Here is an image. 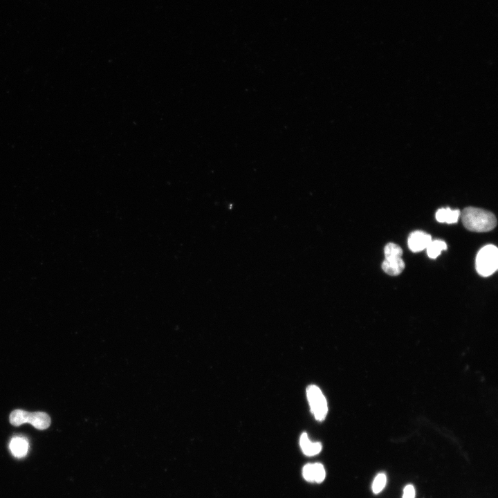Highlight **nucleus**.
<instances>
[{"label":"nucleus","instance_id":"20e7f679","mask_svg":"<svg viewBox=\"0 0 498 498\" xmlns=\"http://www.w3.org/2000/svg\"><path fill=\"white\" fill-rule=\"evenodd\" d=\"M307 398L312 413L318 421L323 420L328 411L327 403L321 390L315 385L307 388Z\"/></svg>","mask_w":498,"mask_h":498},{"label":"nucleus","instance_id":"39448f33","mask_svg":"<svg viewBox=\"0 0 498 498\" xmlns=\"http://www.w3.org/2000/svg\"><path fill=\"white\" fill-rule=\"evenodd\" d=\"M302 476L308 482L320 483L324 480L326 471L322 463H307L302 468Z\"/></svg>","mask_w":498,"mask_h":498},{"label":"nucleus","instance_id":"6e6552de","mask_svg":"<svg viewBox=\"0 0 498 498\" xmlns=\"http://www.w3.org/2000/svg\"><path fill=\"white\" fill-rule=\"evenodd\" d=\"M382 270L388 275L396 276L405 268V262L401 257L387 258L382 264Z\"/></svg>","mask_w":498,"mask_h":498},{"label":"nucleus","instance_id":"0eeeda50","mask_svg":"<svg viewBox=\"0 0 498 498\" xmlns=\"http://www.w3.org/2000/svg\"><path fill=\"white\" fill-rule=\"evenodd\" d=\"M9 448L15 457L18 459L24 458L28 454L29 443L25 437L16 436L10 440Z\"/></svg>","mask_w":498,"mask_h":498},{"label":"nucleus","instance_id":"f03ea898","mask_svg":"<svg viewBox=\"0 0 498 498\" xmlns=\"http://www.w3.org/2000/svg\"><path fill=\"white\" fill-rule=\"evenodd\" d=\"M9 421L14 426L18 427L24 423H30L39 430L47 429L51 423L50 417L46 412H29L20 409H15L10 413Z\"/></svg>","mask_w":498,"mask_h":498},{"label":"nucleus","instance_id":"423d86ee","mask_svg":"<svg viewBox=\"0 0 498 498\" xmlns=\"http://www.w3.org/2000/svg\"><path fill=\"white\" fill-rule=\"evenodd\" d=\"M432 241L430 234L420 230L412 232L408 238V246L414 252H418L426 249Z\"/></svg>","mask_w":498,"mask_h":498},{"label":"nucleus","instance_id":"ddd939ff","mask_svg":"<svg viewBox=\"0 0 498 498\" xmlns=\"http://www.w3.org/2000/svg\"><path fill=\"white\" fill-rule=\"evenodd\" d=\"M387 483V477L384 473L378 474L374 479L372 483V490L374 494H378L385 487Z\"/></svg>","mask_w":498,"mask_h":498},{"label":"nucleus","instance_id":"4468645a","mask_svg":"<svg viewBox=\"0 0 498 498\" xmlns=\"http://www.w3.org/2000/svg\"><path fill=\"white\" fill-rule=\"evenodd\" d=\"M415 488L411 485H407L403 490V498H414Z\"/></svg>","mask_w":498,"mask_h":498},{"label":"nucleus","instance_id":"1a4fd4ad","mask_svg":"<svg viewBox=\"0 0 498 498\" xmlns=\"http://www.w3.org/2000/svg\"><path fill=\"white\" fill-rule=\"evenodd\" d=\"M299 445L303 453L306 456H314L322 450V444L319 442H312L305 432L300 436Z\"/></svg>","mask_w":498,"mask_h":498},{"label":"nucleus","instance_id":"9b49d317","mask_svg":"<svg viewBox=\"0 0 498 498\" xmlns=\"http://www.w3.org/2000/svg\"><path fill=\"white\" fill-rule=\"evenodd\" d=\"M447 249V245L442 240L431 241L426 248L427 255L430 258L435 259L441 252V251Z\"/></svg>","mask_w":498,"mask_h":498},{"label":"nucleus","instance_id":"9d476101","mask_svg":"<svg viewBox=\"0 0 498 498\" xmlns=\"http://www.w3.org/2000/svg\"><path fill=\"white\" fill-rule=\"evenodd\" d=\"M460 214L459 210H451L450 208H441L436 213V219L440 223L452 224L458 221Z\"/></svg>","mask_w":498,"mask_h":498},{"label":"nucleus","instance_id":"7ed1b4c3","mask_svg":"<svg viewBox=\"0 0 498 498\" xmlns=\"http://www.w3.org/2000/svg\"><path fill=\"white\" fill-rule=\"evenodd\" d=\"M477 272L483 277L492 275L498 267V250L492 244L486 245L478 252L476 257Z\"/></svg>","mask_w":498,"mask_h":498},{"label":"nucleus","instance_id":"f257e3e1","mask_svg":"<svg viewBox=\"0 0 498 498\" xmlns=\"http://www.w3.org/2000/svg\"><path fill=\"white\" fill-rule=\"evenodd\" d=\"M464 227L472 232H488L497 225L495 216L490 212L474 207H468L461 212Z\"/></svg>","mask_w":498,"mask_h":498},{"label":"nucleus","instance_id":"f8f14e48","mask_svg":"<svg viewBox=\"0 0 498 498\" xmlns=\"http://www.w3.org/2000/svg\"><path fill=\"white\" fill-rule=\"evenodd\" d=\"M385 258L401 257L403 255L402 248L396 243H389L384 248Z\"/></svg>","mask_w":498,"mask_h":498}]
</instances>
